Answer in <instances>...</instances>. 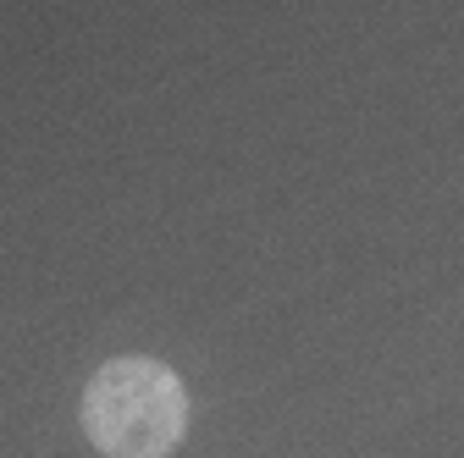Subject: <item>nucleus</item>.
Instances as JSON below:
<instances>
[{
  "label": "nucleus",
  "mask_w": 464,
  "mask_h": 458,
  "mask_svg": "<svg viewBox=\"0 0 464 458\" xmlns=\"http://www.w3.org/2000/svg\"><path fill=\"white\" fill-rule=\"evenodd\" d=\"M83 431L105 458H166L188 431L183 376L144 354L100 365L83 386Z\"/></svg>",
  "instance_id": "1"
}]
</instances>
